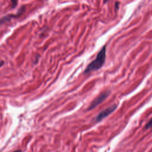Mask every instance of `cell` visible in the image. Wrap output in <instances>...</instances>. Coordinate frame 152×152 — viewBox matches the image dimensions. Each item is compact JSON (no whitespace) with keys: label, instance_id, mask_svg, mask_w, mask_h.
<instances>
[{"label":"cell","instance_id":"3957f363","mask_svg":"<svg viewBox=\"0 0 152 152\" xmlns=\"http://www.w3.org/2000/svg\"><path fill=\"white\" fill-rule=\"evenodd\" d=\"M116 105H112V106L103 110V111H102L100 113H99V114L96 116V122H99L101 120H102L103 118H106V116H107L110 113H111L112 112H113L115 109L116 108Z\"/></svg>","mask_w":152,"mask_h":152},{"label":"cell","instance_id":"277c9868","mask_svg":"<svg viewBox=\"0 0 152 152\" xmlns=\"http://www.w3.org/2000/svg\"><path fill=\"white\" fill-rule=\"evenodd\" d=\"M152 127V118L150 120V121L146 124L145 128H150Z\"/></svg>","mask_w":152,"mask_h":152},{"label":"cell","instance_id":"7a4b0ae2","mask_svg":"<svg viewBox=\"0 0 152 152\" xmlns=\"http://www.w3.org/2000/svg\"><path fill=\"white\" fill-rule=\"evenodd\" d=\"M109 91H105L102 92L101 94H100L90 104V106L88 108V110H91L93 108L96 107L97 105H99L100 103H102L104 99L108 96L109 94Z\"/></svg>","mask_w":152,"mask_h":152},{"label":"cell","instance_id":"8992f818","mask_svg":"<svg viewBox=\"0 0 152 152\" xmlns=\"http://www.w3.org/2000/svg\"><path fill=\"white\" fill-rule=\"evenodd\" d=\"M12 152H21V150H15L14 151H12Z\"/></svg>","mask_w":152,"mask_h":152},{"label":"cell","instance_id":"6da1fadb","mask_svg":"<svg viewBox=\"0 0 152 152\" xmlns=\"http://www.w3.org/2000/svg\"><path fill=\"white\" fill-rule=\"evenodd\" d=\"M106 59V46H104L99 51L96 58L90 64H89L84 70V73L87 74L91 71H94L100 69L104 64Z\"/></svg>","mask_w":152,"mask_h":152},{"label":"cell","instance_id":"5b68a950","mask_svg":"<svg viewBox=\"0 0 152 152\" xmlns=\"http://www.w3.org/2000/svg\"><path fill=\"white\" fill-rule=\"evenodd\" d=\"M4 64V62L3 61H0V68Z\"/></svg>","mask_w":152,"mask_h":152}]
</instances>
